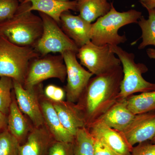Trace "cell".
<instances>
[{"instance_id": "cell-1", "label": "cell", "mask_w": 155, "mask_h": 155, "mask_svg": "<svg viewBox=\"0 0 155 155\" xmlns=\"http://www.w3.org/2000/svg\"><path fill=\"white\" fill-rule=\"evenodd\" d=\"M123 77L121 66L91 78L76 103L88 127L97 121L118 101Z\"/></svg>"}, {"instance_id": "cell-2", "label": "cell", "mask_w": 155, "mask_h": 155, "mask_svg": "<svg viewBox=\"0 0 155 155\" xmlns=\"http://www.w3.org/2000/svg\"><path fill=\"white\" fill-rule=\"evenodd\" d=\"M30 2L21 3L14 17L0 23V37L12 43L33 47L43 32L41 18L30 11Z\"/></svg>"}, {"instance_id": "cell-3", "label": "cell", "mask_w": 155, "mask_h": 155, "mask_svg": "<svg viewBox=\"0 0 155 155\" xmlns=\"http://www.w3.org/2000/svg\"><path fill=\"white\" fill-rule=\"evenodd\" d=\"M142 13L134 9L120 12L111 3L110 11L92 23L91 41L97 45H118L127 41L126 36L118 33L119 28L125 25L137 23Z\"/></svg>"}, {"instance_id": "cell-4", "label": "cell", "mask_w": 155, "mask_h": 155, "mask_svg": "<svg viewBox=\"0 0 155 155\" xmlns=\"http://www.w3.org/2000/svg\"><path fill=\"white\" fill-rule=\"evenodd\" d=\"M41 57L34 48L12 43L0 37V77H7L23 85L29 64Z\"/></svg>"}, {"instance_id": "cell-5", "label": "cell", "mask_w": 155, "mask_h": 155, "mask_svg": "<svg viewBox=\"0 0 155 155\" xmlns=\"http://www.w3.org/2000/svg\"><path fill=\"white\" fill-rule=\"evenodd\" d=\"M111 51L118 57L122 65L123 77L120 84L118 100H122L137 93L155 90V83L147 81L143 74L148 71L145 64L135 63V55L118 45H110Z\"/></svg>"}, {"instance_id": "cell-6", "label": "cell", "mask_w": 155, "mask_h": 155, "mask_svg": "<svg viewBox=\"0 0 155 155\" xmlns=\"http://www.w3.org/2000/svg\"><path fill=\"white\" fill-rule=\"evenodd\" d=\"M38 13L43 28L41 36L34 48L41 57L51 53L62 55L67 51L77 53L79 48L64 33L58 22L46 14Z\"/></svg>"}, {"instance_id": "cell-7", "label": "cell", "mask_w": 155, "mask_h": 155, "mask_svg": "<svg viewBox=\"0 0 155 155\" xmlns=\"http://www.w3.org/2000/svg\"><path fill=\"white\" fill-rule=\"evenodd\" d=\"M56 78L64 82L67 79V69L63 56L47 55L40 57L31 62L23 86L32 88L44 81Z\"/></svg>"}, {"instance_id": "cell-8", "label": "cell", "mask_w": 155, "mask_h": 155, "mask_svg": "<svg viewBox=\"0 0 155 155\" xmlns=\"http://www.w3.org/2000/svg\"><path fill=\"white\" fill-rule=\"evenodd\" d=\"M109 45L99 46L91 41L79 48L76 54L80 64L94 75L105 74L121 66Z\"/></svg>"}, {"instance_id": "cell-9", "label": "cell", "mask_w": 155, "mask_h": 155, "mask_svg": "<svg viewBox=\"0 0 155 155\" xmlns=\"http://www.w3.org/2000/svg\"><path fill=\"white\" fill-rule=\"evenodd\" d=\"M76 54L72 51H67L62 54L67 69V83L64 89L67 101L74 103L78 101L94 75L79 64Z\"/></svg>"}, {"instance_id": "cell-10", "label": "cell", "mask_w": 155, "mask_h": 155, "mask_svg": "<svg viewBox=\"0 0 155 155\" xmlns=\"http://www.w3.org/2000/svg\"><path fill=\"white\" fill-rule=\"evenodd\" d=\"M13 80L14 94L20 110L34 127L44 125L39 102L40 94L43 91L41 84L33 88L26 89L18 81Z\"/></svg>"}, {"instance_id": "cell-11", "label": "cell", "mask_w": 155, "mask_h": 155, "mask_svg": "<svg viewBox=\"0 0 155 155\" xmlns=\"http://www.w3.org/2000/svg\"><path fill=\"white\" fill-rule=\"evenodd\" d=\"M94 139L102 142L119 155H130L133 147L127 142L123 133L111 128L101 120L86 127Z\"/></svg>"}, {"instance_id": "cell-12", "label": "cell", "mask_w": 155, "mask_h": 155, "mask_svg": "<svg viewBox=\"0 0 155 155\" xmlns=\"http://www.w3.org/2000/svg\"><path fill=\"white\" fill-rule=\"evenodd\" d=\"M122 132L132 147L150 141L155 135V111L135 115L131 123Z\"/></svg>"}, {"instance_id": "cell-13", "label": "cell", "mask_w": 155, "mask_h": 155, "mask_svg": "<svg viewBox=\"0 0 155 155\" xmlns=\"http://www.w3.org/2000/svg\"><path fill=\"white\" fill-rule=\"evenodd\" d=\"M92 24L79 15L75 16L66 11L61 15L60 27L64 33L80 48L91 41Z\"/></svg>"}, {"instance_id": "cell-14", "label": "cell", "mask_w": 155, "mask_h": 155, "mask_svg": "<svg viewBox=\"0 0 155 155\" xmlns=\"http://www.w3.org/2000/svg\"><path fill=\"white\" fill-rule=\"evenodd\" d=\"M39 102L44 125L54 139L56 141L72 143L75 136L62 125L52 103L45 97L43 90L40 94Z\"/></svg>"}, {"instance_id": "cell-15", "label": "cell", "mask_w": 155, "mask_h": 155, "mask_svg": "<svg viewBox=\"0 0 155 155\" xmlns=\"http://www.w3.org/2000/svg\"><path fill=\"white\" fill-rule=\"evenodd\" d=\"M54 140L45 125L34 127L25 141L20 145L19 155H48Z\"/></svg>"}, {"instance_id": "cell-16", "label": "cell", "mask_w": 155, "mask_h": 155, "mask_svg": "<svg viewBox=\"0 0 155 155\" xmlns=\"http://www.w3.org/2000/svg\"><path fill=\"white\" fill-rule=\"evenodd\" d=\"M51 101L62 125L72 135L75 136L79 129L86 127L83 116L76 103L67 101Z\"/></svg>"}, {"instance_id": "cell-17", "label": "cell", "mask_w": 155, "mask_h": 155, "mask_svg": "<svg viewBox=\"0 0 155 155\" xmlns=\"http://www.w3.org/2000/svg\"><path fill=\"white\" fill-rule=\"evenodd\" d=\"M34 127L28 117L19 109L13 89L12 102L8 114V130L21 144L25 141Z\"/></svg>"}, {"instance_id": "cell-18", "label": "cell", "mask_w": 155, "mask_h": 155, "mask_svg": "<svg viewBox=\"0 0 155 155\" xmlns=\"http://www.w3.org/2000/svg\"><path fill=\"white\" fill-rule=\"evenodd\" d=\"M135 116L127 107L125 99L118 100L99 120L111 128L123 132L131 123Z\"/></svg>"}, {"instance_id": "cell-19", "label": "cell", "mask_w": 155, "mask_h": 155, "mask_svg": "<svg viewBox=\"0 0 155 155\" xmlns=\"http://www.w3.org/2000/svg\"><path fill=\"white\" fill-rule=\"evenodd\" d=\"M25 2H30L29 10L38 11L49 16L58 24L61 15L66 11L72 10L77 11L78 1H63L58 0H25Z\"/></svg>"}, {"instance_id": "cell-20", "label": "cell", "mask_w": 155, "mask_h": 155, "mask_svg": "<svg viewBox=\"0 0 155 155\" xmlns=\"http://www.w3.org/2000/svg\"><path fill=\"white\" fill-rule=\"evenodd\" d=\"M111 7L107 0H79L77 2L79 16L91 23L107 14Z\"/></svg>"}, {"instance_id": "cell-21", "label": "cell", "mask_w": 155, "mask_h": 155, "mask_svg": "<svg viewBox=\"0 0 155 155\" xmlns=\"http://www.w3.org/2000/svg\"><path fill=\"white\" fill-rule=\"evenodd\" d=\"M126 100L127 107L134 115L155 111V90L132 95Z\"/></svg>"}, {"instance_id": "cell-22", "label": "cell", "mask_w": 155, "mask_h": 155, "mask_svg": "<svg viewBox=\"0 0 155 155\" xmlns=\"http://www.w3.org/2000/svg\"><path fill=\"white\" fill-rule=\"evenodd\" d=\"M147 10L148 13V19L142 16L137 22L141 28L142 39L138 47L139 50L143 49L148 46H155V8Z\"/></svg>"}, {"instance_id": "cell-23", "label": "cell", "mask_w": 155, "mask_h": 155, "mask_svg": "<svg viewBox=\"0 0 155 155\" xmlns=\"http://www.w3.org/2000/svg\"><path fill=\"white\" fill-rule=\"evenodd\" d=\"M94 138L86 127L79 129L73 142L74 155H94Z\"/></svg>"}, {"instance_id": "cell-24", "label": "cell", "mask_w": 155, "mask_h": 155, "mask_svg": "<svg viewBox=\"0 0 155 155\" xmlns=\"http://www.w3.org/2000/svg\"><path fill=\"white\" fill-rule=\"evenodd\" d=\"M13 80L7 77H0V112L8 115L12 102Z\"/></svg>"}, {"instance_id": "cell-25", "label": "cell", "mask_w": 155, "mask_h": 155, "mask_svg": "<svg viewBox=\"0 0 155 155\" xmlns=\"http://www.w3.org/2000/svg\"><path fill=\"white\" fill-rule=\"evenodd\" d=\"M20 145L8 128L0 133V155H19Z\"/></svg>"}, {"instance_id": "cell-26", "label": "cell", "mask_w": 155, "mask_h": 155, "mask_svg": "<svg viewBox=\"0 0 155 155\" xmlns=\"http://www.w3.org/2000/svg\"><path fill=\"white\" fill-rule=\"evenodd\" d=\"M20 4L17 0H0V23L14 17Z\"/></svg>"}, {"instance_id": "cell-27", "label": "cell", "mask_w": 155, "mask_h": 155, "mask_svg": "<svg viewBox=\"0 0 155 155\" xmlns=\"http://www.w3.org/2000/svg\"><path fill=\"white\" fill-rule=\"evenodd\" d=\"M48 155H74L73 143L54 140L50 147Z\"/></svg>"}, {"instance_id": "cell-28", "label": "cell", "mask_w": 155, "mask_h": 155, "mask_svg": "<svg viewBox=\"0 0 155 155\" xmlns=\"http://www.w3.org/2000/svg\"><path fill=\"white\" fill-rule=\"evenodd\" d=\"M130 155H155V143L150 140L134 146Z\"/></svg>"}, {"instance_id": "cell-29", "label": "cell", "mask_w": 155, "mask_h": 155, "mask_svg": "<svg viewBox=\"0 0 155 155\" xmlns=\"http://www.w3.org/2000/svg\"><path fill=\"white\" fill-rule=\"evenodd\" d=\"M94 155H119L102 142L94 139Z\"/></svg>"}, {"instance_id": "cell-30", "label": "cell", "mask_w": 155, "mask_h": 155, "mask_svg": "<svg viewBox=\"0 0 155 155\" xmlns=\"http://www.w3.org/2000/svg\"><path fill=\"white\" fill-rule=\"evenodd\" d=\"M66 97V92L64 89L57 86L52 99L51 100V101L54 102L62 101H65L64 99Z\"/></svg>"}, {"instance_id": "cell-31", "label": "cell", "mask_w": 155, "mask_h": 155, "mask_svg": "<svg viewBox=\"0 0 155 155\" xmlns=\"http://www.w3.org/2000/svg\"><path fill=\"white\" fill-rule=\"evenodd\" d=\"M57 86L52 84H50L46 86L43 90L44 95L49 100L52 99Z\"/></svg>"}, {"instance_id": "cell-32", "label": "cell", "mask_w": 155, "mask_h": 155, "mask_svg": "<svg viewBox=\"0 0 155 155\" xmlns=\"http://www.w3.org/2000/svg\"><path fill=\"white\" fill-rule=\"evenodd\" d=\"M8 115L0 112V133L7 129Z\"/></svg>"}, {"instance_id": "cell-33", "label": "cell", "mask_w": 155, "mask_h": 155, "mask_svg": "<svg viewBox=\"0 0 155 155\" xmlns=\"http://www.w3.org/2000/svg\"><path fill=\"white\" fill-rule=\"evenodd\" d=\"M143 7L146 9L155 8V0H139Z\"/></svg>"}, {"instance_id": "cell-34", "label": "cell", "mask_w": 155, "mask_h": 155, "mask_svg": "<svg viewBox=\"0 0 155 155\" xmlns=\"http://www.w3.org/2000/svg\"><path fill=\"white\" fill-rule=\"evenodd\" d=\"M147 54L150 59H155V49H147Z\"/></svg>"}, {"instance_id": "cell-35", "label": "cell", "mask_w": 155, "mask_h": 155, "mask_svg": "<svg viewBox=\"0 0 155 155\" xmlns=\"http://www.w3.org/2000/svg\"><path fill=\"white\" fill-rule=\"evenodd\" d=\"M150 141L152 143H155V135H154V136L153 137V138L150 140Z\"/></svg>"}, {"instance_id": "cell-36", "label": "cell", "mask_w": 155, "mask_h": 155, "mask_svg": "<svg viewBox=\"0 0 155 155\" xmlns=\"http://www.w3.org/2000/svg\"><path fill=\"white\" fill-rule=\"evenodd\" d=\"M17 1H18V2L21 4V3L24 2H25V0H17Z\"/></svg>"}, {"instance_id": "cell-37", "label": "cell", "mask_w": 155, "mask_h": 155, "mask_svg": "<svg viewBox=\"0 0 155 155\" xmlns=\"http://www.w3.org/2000/svg\"><path fill=\"white\" fill-rule=\"evenodd\" d=\"M58 1H63V2H67V1H69L70 0H58ZM76 1H79V0H76Z\"/></svg>"}]
</instances>
